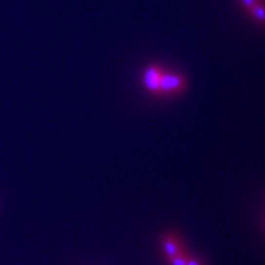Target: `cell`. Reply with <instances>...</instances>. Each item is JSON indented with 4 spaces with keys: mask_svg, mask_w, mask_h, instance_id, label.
Wrapping results in <instances>:
<instances>
[{
    "mask_svg": "<svg viewBox=\"0 0 265 265\" xmlns=\"http://www.w3.org/2000/svg\"><path fill=\"white\" fill-rule=\"evenodd\" d=\"M187 87V80L182 73L177 70H163L158 86L157 96H174L181 94Z\"/></svg>",
    "mask_w": 265,
    "mask_h": 265,
    "instance_id": "6da1fadb",
    "label": "cell"
},
{
    "mask_svg": "<svg viewBox=\"0 0 265 265\" xmlns=\"http://www.w3.org/2000/svg\"><path fill=\"white\" fill-rule=\"evenodd\" d=\"M163 70L165 69L160 64H150L144 69L143 75H141V82L146 91L152 95H157Z\"/></svg>",
    "mask_w": 265,
    "mask_h": 265,
    "instance_id": "7a4b0ae2",
    "label": "cell"
},
{
    "mask_svg": "<svg viewBox=\"0 0 265 265\" xmlns=\"http://www.w3.org/2000/svg\"><path fill=\"white\" fill-rule=\"evenodd\" d=\"M161 247H162L167 260L186 252L179 237H177L176 235H171V233L163 236L162 240H161Z\"/></svg>",
    "mask_w": 265,
    "mask_h": 265,
    "instance_id": "3957f363",
    "label": "cell"
},
{
    "mask_svg": "<svg viewBox=\"0 0 265 265\" xmlns=\"http://www.w3.org/2000/svg\"><path fill=\"white\" fill-rule=\"evenodd\" d=\"M247 14L258 25L265 27V0H259L250 10L247 11Z\"/></svg>",
    "mask_w": 265,
    "mask_h": 265,
    "instance_id": "277c9868",
    "label": "cell"
},
{
    "mask_svg": "<svg viewBox=\"0 0 265 265\" xmlns=\"http://www.w3.org/2000/svg\"><path fill=\"white\" fill-rule=\"evenodd\" d=\"M187 255H188V253L184 252V253H181V254L176 255V257L171 258V259H169L170 265H186Z\"/></svg>",
    "mask_w": 265,
    "mask_h": 265,
    "instance_id": "5b68a950",
    "label": "cell"
},
{
    "mask_svg": "<svg viewBox=\"0 0 265 265\" xmlns=\"http://www.w3.org/2000/svg\"><path fill=\"white\" fill-rule=\"evenodd\" d=\"M236 1H237L238 5L247 13L248 10H250V9L259 1V0H236Z\"/></svg>",
    "mask_w": 265,
    "mask_h": 265,
    "instance_id": "8992f818",
    "label": "cell"
},
{
    "mask_svg": "<svg viewBox=\"0 0 265 265\" xmlns=\"http://www.w3.org/2000/svg\"><path fill=\"white\" fill-rule=\"evenodd\" d=\"M186 265H204V263L202 262V259H199L195 255L188 254L187 255V264Z\"/></svg>",
    "mask_w": 265,
    "mask_h": 265,
    "instance_id": "52a82bcc",
    "label": "cell"
}]
</instances>
